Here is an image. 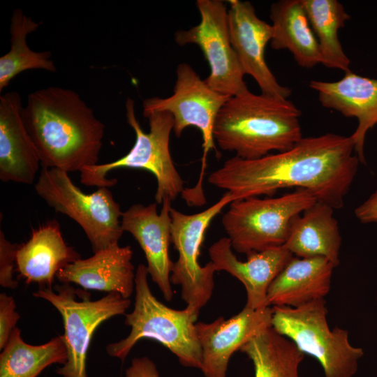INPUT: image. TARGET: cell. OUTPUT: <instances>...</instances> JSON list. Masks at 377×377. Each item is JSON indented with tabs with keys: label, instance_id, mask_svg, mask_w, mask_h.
Masks as SVG:
<instances>
[{
	"label": "cell",
	"instance_id": "obj_1",
	"mask_svg": "<svg viewBox=\"0 0 377 377\" xmlns=\"http://www.w3.org/2000/svg\"><path fill=\"white\" fill-rule=\"evenodd\" d=\"M354 148L350 136L325 133L302 138L285 151L252 160L229 158L209 175L208 182L226 190L233 201L295 187L339 209L358 169Z\"/></svg>",
	"mask_w": 377,
	"mask_h": 377
},
{
	"label": "cell",
	"instance_id": "obj_2",
	"mask_svg": "<svg viewBox=\"0 0 377 377\" xmlns=\"http://www.w3.org/2000/svg\"><path fill=\"white\" fill-rule=\"evenodd\" d=\"M22 119L42 167L68 173L98 164L105 125L76 91L48 87L30 93Z\"/></svg>",
	"mask_w": 377,
	"mask_h": 377
},
{
	"label": "cell",
	"instance_id": "obj_3",
	"mask_svg": "<svg viewBox=\"0 0 377 377\" xmlns=\"http://www.w3.org/2000/svg\"><path fill=\"white\" fill-rule=\"evenodd\" d=\"M301 111L288 99L254 94L249 89L230 97L219 112L214 139L224 151L257 159L293 148L303 137Z\"/></svg>",
	"mask_w": 377,
	"mask_h": 377
},
{
	"label": "cell",
	"instance_id": "obj_4",
	"mask_svg": "<svg viewBox=\"0 0 377 377\" xmlns=\"http://www.w3.org/2000/svg\"><path fill=\"white\" fill-rule=\"evenodd\" d=\"M148 275L147 266L139 265L134 308L125 314L124 323L131 331L126 338L108 344L107 353L124 361L138 341L148 338L167 348L182 365L201 370L202 355L195 326L198 315L188 307L176 310L158 301L150 290Z\"/></svg>",
	"mask_w": 377,
	"mask_h": 377
},
{
	"label": "cell",
	"instance_id": "obj_5",
	"mask_svg": "<svg viewBox=\"0 0 377 377\" xmlns=\"http://www.w3.org/2000/svg\"><path fill=\"white\" fill-rule=\"evenodd\" d=\"M125 107L126 121L135 133L133 147L114 161L83 168L80 172L81 183L98 188L110 187L117 183V179L106 178L110 171L121 168L144 169L156 179V203L162 205L167 198L175 200L184 188L170 151V137L175 124L173 116L165 111L145 114L149 125V133H145L135 117L133 100L128 98Z\"/></svg>",
	"mask_w": 377,
	"mask_h": 377
},
{
	"label": "cell",
	"instance_id": "obj_6",
	"mask_svg": "<svg viewBox=\"0 0 377 377\" xmlns=\"http://www.w3.org/2000/svg\"><path fill=\"white\" fill-rule=\"evenodd\" d=\"M272 310V327L302 353L316 358L325 377L355 374L364 351L350 343L346 330L338 327L330 330L325 299L297 307L273 306Z\"/></svg>",
	"mask_w": 377,
	"mask_h": 377
},
{
	"label": "cell",
	"instance_id": "obj_7",
	"mask_svg": "<svg viewBox=\"0 0 377 377\" xmlns=\"http://www.w3.org/2000/svg\"><path fill=\"white\" fill-rule=\"evenodd\" d=\"M316 202L302 188L276 198L235 200L223 214L222 225L235 251L260 252L283 246L295 219Z\"/></svg>",
	"mask_w": 377,
	"mask_h": 377
},
{
	"label": "cell",
	"instance_id": "obj_8",
	"mask_svg": "<svg viewBox=\"0 0 377 377\" xmlns=\"http://www.w3.org/2000/svg\"><path fill=\"white\" fill-rule=\"evenodd\" d=\"M173 94L167 98L151 97L143 101V114L154 112H168L174 118L173 131L179 138L188 126L198 128L202 135L203 154L198 181L193 188H184L182 193L188 205L202 206L206 202L202 189L203 175L208 152L216 151L214 139L216 118L230 96L211 89L189 64H179Z\"/></svg>",
	"mask_w": 377,
	"mask_h": 377
},
{
	"label": "cell",
	"instance_id": "obj_9",
	"mask_svg": "<svg viewBox=\"0 0 377 377\" xmlns=\"http://www.w3.org/2000/svg\"><path fill=\"white\" fill-rule=\"evenodd\" d=\"M109 187L87 194L73 184L68 172L42 167L35 191L48 206L76 221L83 229L94 253L119 244L124 230L122 212Z\"/></svg>",
	"mask_w": 377,
	"mask_h": 377
},
{
	"label": "cell",
	"instance_id": "obj_10",
	"mask_svg": "<svg viewBox=\"0 0 377 377\" xmlns=\"http://www.w3.org/2000/svg\"><path fill=\"white\" fill-rule=\"evenodd\" d=\"M55 290L39 288L33 295L49 302L63 319L68 357L57 373L62 377H87V353L95 330L112 317L126 314L131 300L119 293H109L91 301L89 293L69 283L56 286Z\"/></svg>",
	"mask_w": 377,
	"mask_h": 377
},
{
	"label": "cell",
	"instance_id": "obj_11",
	"mask_svg": "<svg viewBox=\"0 0 377 377\" xmlns=\"http://www.w3.org/2000/svg\"><path fill=\"white\" fill-rule=\"evenodd\" d=\"M232 202V195L226 192L216 203L199 213L186 214L172 207L170 210L171 243L178 252L170 282L181 287V297L186 307L198 315L212 295L216 272L212 261L203 267L200 265V246L213 219Z\"/></svg>",
	"mask_w": 377,
	"mask_h": 377
},
{
	"label": "cell",
	"instance_id": "obj_12",
	"mask_svg": "<svg viewBox=\"0 0 377 377\" xmlns=\"http://www.w3.org/2000/svg\"><path fill=\"white\" fill-rule=\"evenodd\" d=\"M200 22L188 30L175 33L179 45L199 46L208 62L210 73L205 80L215 91L234 96L248 90L245 75L230 41L228 9L221 0H198Z\"/></svg>",
	"mask_w": 377,
	"mask_h": 377
},
{
	"label": "cell",
	"instance_id": "obj_13",
	"mask_svg": "<svg viewBox=\"0 0 377 377\" xmlns=\"http://www.w3.org/2000/svg\"><path fill=\"white\" fill-rule=\"evenodd\" d=\"M228 2L230 41L245 75L253 77L261 94L288 99L291 95V89L278 82L265 58L266 45L273 36L272 24L257 16L250 2L240 0Z\"/></svg>",
	"mask_w": 377,
	"mask_h": 377
},
{
	"label": "cell",
	"instance_id": "obj_14",
	"mask_svg": "<svg viewBox=\"0 0 377 377\" xmlns=\"http://www.w3.org/2000/svg\"><path fill=\"white\" fill-rule=\"evenodd\" d=\"M271 306L253 309L244 306L225 320L196 323L195 331L202 350V372L205 377H226L232 354L265 330L272 327Z\"/></svg>",
	"mask_w": 377,
	"mask_h": 377
},
{
	"label": "cell",
	"instance_id": "obj_15",
	"mask_svg": "<svg viewBox=\"0 0 377 377\" xmlns=\"http://www.w3.org/2000/svg\"><path fill=\"white\" fill-rule=\"evenodd\" d=\"M171 200L165 199L160 213L157 203L148 205L134 204L124 212L121 218L122 230L131 233L144 251L147 271L164 299L173 297L170 274L173 263L169 257L171 243Z\"/></svg>",
	"mask_w": 377,
	"mask_h": 377
},
{
	"label": "cell",
	"instance_id": "obj_16",
	"mask_svg": "<svg viewBox=\"0 0 377 377\" xmlns=\"http://www.w3.org/2000/svg\"><path fill=\"white\" fill-rule=\"evenodd\" d=\"M320 104L346 117H355L358 125L350 138L359 161L366 163L364 145L367 133L377 124V79L345 73L339 80H311Z\"/></svg>",
	"mask_w": 377,
	"mask_h": 377
},
{
	"label": "cell",
	"instance_id": "obj_17",
	"mask_svg": "<svg viewBox=\"0 0 377 377\" xmlns=\"http://www.w3.org/2000/svg\"><path fill=\"white\" fill-rule=\"evenodd\" d=\"M209 255L216 272L226 271L242 282L247 295L245 306L253 309L269 306L267 295L271 283L294 257L282 246L251 253L246 261H241L233 253L228 237L214 242Z\"/></svg>",
	"mask_w": 377,
	"mask_h": 377
},
{
	"label": "cell",
	"instance_id": "obj_18",
	"mask_svg": "<svg viewBox=\"0 0 377 377\" xmlns=\"http://www.w3.org/2000/svg\"><path fill=\"white\" fill-rule=\"evenodd\" d=\"M22 109L18 92L0 96V179L31 184L41 163L25 128Z\"/></svg>",
	"mask_w": 377,
	"mask_h": 377
},
{
	"label": "cell",
	"instance_id": "obj_19",
	"mask_svg": "<svg viewBox=\"0 0 377 377\" xmlns=\"http://www.w3.org/2000/svg\"><path fill=\"white\" fill-rule=\"evenodd\" d=\"M132 258L130 246L114 244L67 265L56 278L61 283H75L84 290L116 293L129 298L135 287Z\"/></svg>",
	"mask_w": 377,
	"mask_h": 377
},
{
	"label": "cell",
	"instance_id": "obj_20",
	"mask_svg": "<svg viewBox=\"0 0 377 377\" xmlns=\"http://www.w3.org/2000/svg\"><path fill=\"white\" fill-rule=\"evenodd\" d=\"M81 258L64 241L59 223L52 220L32 228L30 238L19 244L16 269L27 284L36 283L40 288H52L57 272Z\"/></svg>",
	"mask_w": 377,
	"mask_h": 377
},
{
	"label": "cell",
	"instance_id": "obj_21",
	"mask_svg": "<svg viewBox=\"0 0 377 377\" xmlns=\"http://www.w3.org/2000/svg\"><path fill=\"white\" fill-rule=\"evenodd\" d=\"M334 265L323 257H293L271 283L267 302L297 307L324 299L330 290Z\"/></svg>",
	"mask_w": 377,
	"mask_h": 377
},
{
	"label": "cell",
	"instance_id": "obj_22",
	"mask_svg": "<svg viewBox=\"0 0 377 377\" xmlns=\"http://www.w3.org/2000/svg\"><path fill=\"white\" fill-rule=\"evenodd\" d=\"M334 209L325 203L315 202L295 219L283 246L295 257H323L337 267L341 237Z\"/></svg>",
	"mask_w": 377,
	"mask_h": 377
},
{
	"label": "cell",
	"instance_id": "obj_23",
	"mask_svg": "<svg viewBox=\"0 0 377 377\" xmlns=\"http://www.w3.org/2000/svg\"><path fill=\"white\" fill-rule=\"evenodd\" d=\"M274 50H288L297 64L311 68L321 64L318 40L311 27L302 0H281L270 8Z\"/></svg>",
	"mask_w": 377,
	"mask_h": 377
},
{
	"label": "cell",
	"instance_id": "obj_24",
	"mask_svg": "<svg viewBox=\"0 0 377 377\" xmlns=\"http://www.w3.org/2000/svg\"><path fill=\"white\" fill-rule=\"evenodd\" d=\"M68 357L64 335L34 346L24 342L15 327L0 355V377H36L52 364L64 365Z\"/></svg>",
	"mask_w": 377,
	"mask_h": 377
},
{
	"label": "cell",
	"instance_id": "obj_25",
	"mask_svg": "<svg viewBox=\"0 0 377 377\" xmlns=\"http://www.w3.org/2000/svg\"><path fill=\"white\" fill-rule=\"evenodd\" d=\"M239 351L251 360L254 377H301L299 367L304 354L272 327L254 337Z\"/></svg>",
	"mask_w": 377,
	"mask_h": 377
},
{
	"label": "cell",
	"instance_id": "obj_26",
	"mask_svg": "<svg viewBox=\"0 0 377 377\" xmlns=\"http://www.w3.org/2000/svg\"><path fill=\"white\" fill-rule=\"evenodd\" d=\"M311 27L318 40L321 64L350 71V61L344 52L339 39L338 31L351 17L337 0H302Z\"/></svg>",
	"mask_w": 377,
	"mask_h": 377
},
{
	"label": "cell",
	"instance_id": "obj_27",
	"mask_svg": "<svg viewBox=\"0 0 377 377\" xmlns=\"http://www.w3.org/2000/svg\"><path fill=\"white\" fill-rule=\"evenodd\" d=\"M40 24L27 16L22 9L13 10L10 24V49L0 57V91L23 71L31 69L57 71L50 52H35L27 45V36L36 31Z\"/></svg>",
	"mask_w": 377,
	"mask_h": 377
},
{
	"label": "cell",
	"instance_id": "obj_28",
	"mask_svg": "<svg viewBox=\"0 0 377 377\" xmlns=\"http://www.w3.org/2000/svg\"><path fill=\"white\" fill-rule=\"evenodd\" d=\"M18 247L19 244L11 243L0 230V285L3 288L15 289L18 286L13 277Z\"/></svg>",
	"mask_w": 377,
	"mask_h": 377
},
{
	"label": "cell",
	"instance_id": "obj_29",
	"mask_svg": "<svg viewBox=\"0 0 377 377\" xmlns=\"http://www.w3.org/2000/svg\"><path fill=\"white\" fill-rule=\"evenodd\" d=\"M20 318L16 311V304L13 297L3 293L0 294V349L6 345L9 337Z\"/></svg>",
	"mask_w": 377,
	"mask_h": 377
},
{
	"label": "cell",
	"instance_id": "obj_30",
	"mask_svg": "<svg viewBox=\"0 0 377 377\" xmlns=\"http://www.w3.org/2000/svg\"><path fill=\"white\" fill-rule=\"evenodd\" d=\"M124 377H160L154 362L147 357H135L126 369Z\"/></svg>",
	"mask_w": 377,
	"mask_h": 377
},
{
	"label": "cell",
	"instance_id": "obj_31",
	"mask_svg": "<svg viewBox=\"0 0 377 377\" xmlns=\"http://www.w3.org/2000/svg\"><path fill=\"white\" fill-rule=\"evenodd\" d=\"M355 214L362 223H377V190L355 209Z\"/></svg>",
	"mask_w": 377,
	"mask_h": 377
}]
</instances>
